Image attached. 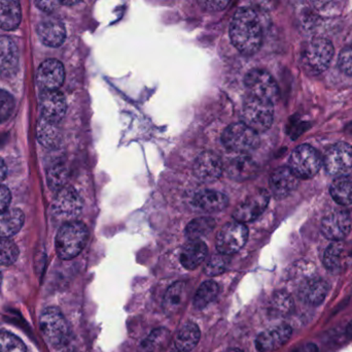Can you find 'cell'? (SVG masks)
<instances>
[{
  "instance_id": "6da1fadb",
  "label": "cell",
  "mask_w": 352,
  "mask_h": 352,
  "mask_svg": "<svg viewBox=\"0 0 352 352\" xmlns=\"http://www.w3.org/2000/svg\"><path fill=\"white\" fill-rule=\"evenodd\" d=\"M230 37L236 49L244 55H252L260 50L263 29L256 10L242 8L236 12L230 25Z\"/></svg>"
},
{
  "instance_id": "7a4b0ae2",
  "label": "cell",
  "mask_w": 352,
  "mask_h": 352,
  "mask_svg": "<svg viewBox=\"0 0 352 352\" xmlns=\"http://www.w3.org/2000/svg\"><path fill=\"white\" fill-rule=\"evenodd\" d=\"M88 229L80 221L64 223L56 237V251L62 260H69L76 258L88 241Z\"/></svg>"
},
{
  "instance_id": "3957f363",
  "label": "cell",
  "mask_w": 352,
  "mask_h": 352,
  "mask_svg": "<svg viewBox=\"0 0 352 352\" xmlns=\"http://www.w3.org/2000/svg\"><path fill=\"white\" fill-rule=\"evenodd\" d=\"M334 45L329 39L316 37L304 45L301 64L307 74L316 76L328 70L334 57Z\"/></svg>"
},
{
  "instance_id": "277c9868",
  "label": "cell",
  "mask_w": 352,
  "mask_h": 352,
  "mask_svg": "<svg viewBox=\"0 0 352 352\" xmlns=\"http://www.w3.org/2000/svg\"><path fill=\"white\" fill-rule=\"evenodd\" d=\"M241 117L242 123L245 124L256 134L266 132L270 130L274 120L273 103L250 95L244 101Z\"/></svg>"
},
{
  "instance_id": "5b68a950",
  "label": "cell",
  "mask_w": 352,
  "mask_h": 352,
  "mask_svg": "<svg viewBox=\"0 0 352 352\" xmlns=\"http://www.w3.org/2000/svg\"><path fill=\"white\" fill-rule=\"evenodd\" d=\"M39 324L41 333L52 346H63L69 340V324L57 308L50 307L43 310Z\"/></svg>"
},
{
  "instance_id": "8992f818",
  "label": "cell",
  "mask_w": 352,
  "mask_h": 352,
  "mask_svg": "<svg viewBox=\"0 0 352 352\" xmlns=\"http://www.w3.org/2000/svg\"><path fill=\"white\" fill-rule=\"evenodd\" d=\"M322 165L320 153L310 145H300L289 157V167L299 179H311L320 172Z\"/></svg>"
},
{
  "instance_id": "52a82bcc",
  "label": "cell",
  "mask_w": 352,
  "mask_h": 352,
  "mask_svg": "<svg viewBox=\"0 0 352 352\" xmlns=\"http://www.w3.org/2000/svg\"><path fill=\"white\" fill-rule=\"evenodd\" d=\"M223 146L237 154H246L258 148V134L244 123H234L228 126L221 134Z\"/></svg>"
},
{
  "instance_id": "ba28073f",
  "label": "cell",
  "mask_w": 352,
  "mask_h": 352,
  "mask_svg": "<svg viewBox=\"0 0 352 352\" xmlns=\"http://www.w3.org/2000/svg\"><path fill=\"white\" fill-rule=\"evenodd\" d=\"M324 169L333 177H349L352 174V146L336 143L327 150L322 161Z\"/></svg>"
},
{
  "instance_id": "9c48e42d",
  "label": "cell",
  "mask_w": 352,
  "mask_h": 352,
  "mask_svg": "<svg viewBox=\"0 0 352 352\" xmlns=\"http://www.w3.org/2000/svg\"><path fill=\"white\" fill-rule=\"evenodd\" d=\"M54 216L63 222H72L82 213V200L72 186H65L57 192L52 206Z\"/></svg>"
},
{
  "instance_id": "30bf717a",
  "label": "cell",
  "mask_w": 352,
  "mask_h": 352,
  "mask_svg": "<svg viewBox=\"0 0 352 352\" xmlns=\"http://www.w3.org/2000/svg\"><path fill=\"white\" fill-rule=\"evenodd\" d=\"M248 239V229L243 223L233 221L221 227L217 237L219 253L230 256L241 250Z\"/></svg>"
},
{
  "instance_id": "8fae6325",
  "label": "cell",
  "mask_w": 352,
  "mask_h": 352,
  "mask_svg": "<svg viewBox=\"0 0 352 352\" xmlns=\"http://www.w3.org/2000/svg\"><path fill=\"white\" fill-rule=\"evenodd\" d=\"M244 83L250 96L265 99L273 105L278 99L279 89L276 81L266 70H252L246 74Z\"/></svg>"
},
{
  "instance_id": "7c38bea8",
  "label": "cell",
  "mask_w": 352,
  "mask_h": 352,
  "mask_svg": "<svg viewBox=\"0 0 352 352\" xmlns=\"http://www.w3.org/2000/svg\"><path fill=\"white\" fill-rule=\"evenodd\" d=\"M320 231L331 241H343L351 231V215L342 209L331 211L322 218Z\"/></svg>"
},
{
  "instance_id": "4fadbf2b",
  "label": "cell",
  "mask_w": 352,
  "mask_h": 352,
  "mask_svg": "<svg viewBox=\"0 0 352 352\" xmlns=\"http://www.w3.org/2000/svg\"><path fill=\"white\" fill-rule=\"evenodd\" d=\"M270 200V194L267 190H256L234 211L233 217L237 222H252L261 216L266 210Z\"/></svg>"
},
{
  "instance_id": "5bb4252c",
  "label": "cell",
  "mask_w": 352,
  "mask_h": 352,
  "mask_svg": "<svg viewBox=\"0 0 352 352\" xmlns=\"http://www.w3.org/2000/svg\"><path fill=\"white\" fill-rule=\"evenodd\" d=\"M41 118L52 122L59 123L66 114L65 97L58 90H43L39 96Z\"/></svg>"
},
{
  "instance_id": "9a60e30c",
  "label": "cell",
  "mask_w": 352,
  "mask_h": 352,
  "mask_svg": "<svg viewBox=\"0 0 352 352\" xmlns=\"http://www.w3.org/2000/svg\"><path fill=\"white\" fill-rule=\"evenodd\" d=\"M192 171L201 181H215L223 175V163L215 153L203 152L195 161Z\"/></svg>"
},
{
  "instance_id": "2e32d148",
  "label": "cell",
  "mask_w": 352,
  "mask_h": 352,
  "mask_svg": "<svg viewBox=\"0 0 352 352\" xmlns=\"http://www.w3.org/2000/svg\"><path fill=\"white\" fill-rule=\"evenodd\" d=\"M300 179L289 167H281L275 169L270 177V189L277 200H283L291 196L298 186Z\"/></svg>"
},
{
  "instance_id": "e0dca14e",
  "label": "cell",
  "mask_w": 352,
  "mask_h": 352,
  "mask_svg": "<svg viewBox=\"0 0 352 352\" xmlns=\"http://www.w3.org/2000/svg\"><path fill=\"white\" fill-rule=\"evenodd\" d=\"M64 79L63 64L56 59L45 60L37 72V82L43 90H58L63 84Z\"/></svg>"
},
{
  "instance_id": "ac0fdd59",
  "label": "cell",
  "mask_w": 352,
  "mask_h": 352,
  "mask_svg": "<svg viewBox=\"0 0 352 352\" xmlns=\"http://www.w3.org/2000/svg\"><path fill=\"white\" fill-rule=\"evenodd\" d=\"M293 330L287 324H280L261 333L256 340V347L260 352H271L283 347L291 339Z\"/></svg>"
},
{
  "instance_id": "d6986e66",
  "label": "cell",
  "mask_w": 352,
  "mask_h": 352,
  "mask_svg": "<svg viewBox=\"0 0 352 352\" xmlns=\"http://www.w3.org/2000/svg\"><path fill=\"white\" fill-rule=\"evenodd\" d=\"M37 33L43 45L47 47H59L65 41V27L58 19H47L39 23Z\"/></svg>"
},
{
  "instance_id": "ffe728a7",
  "label": "cell",
  "mask_w": 352,
  "mask_h": 352,
  "mask_svg": "<svg viewBox=\"0 0 352 352\" xmlns=\"http://www.w3.org/2000/svg\"><path fill=\"white\" fill-rule=\"evenodd\" d=\"M19 50L8 37H0V76H12L18 70Z\"/></svg>"
},
{
  "instance_id": "44dd1931",
  "label": "cell",
  "mask_w": 352,
  "mask_h": 352,
  "mask_svg": "<svg viewBox=\"0 0 352 352\" xmlns=\"http://www.w3.org/2000/svg\"><path fill=\"white\" fill-rule=\"evenodd\" d=\"M329 289L330 287L328 282L322 279H308L300 287L299 296L304 303L310 306H318L326 300Z\"/></svg>"
},
{
  "instance_id": "7402d4cb",
  "label": "cell",
  "mask_w": 352,
  "mask_h": 352,
  "mask_svg": "<svg viewBox=\"0 0 352 352\" xmlns=\"http://www.w3.org/2000/svg\"><path fill=\"white\" fill-rule=\"evenodd\" d=\"M207 246L201 240H192L188 242L180 252V264L188 270L198 268L207 256Z\"/></svg>"
},
{
  "instance_id": "603a6c76",
  "label": "cell",
  "mask_w": 352,
  "mask_h": 352,
  "mask_svg": "<svg viewBox=\"0 0 352 352\" xmlns=\"http://www.w3.org/2000/svg\"><path fill=\"white\" fill-rule=\"evenodd\" d=\"M227 196L215 190H203L192 198V205L204 212H219L228 206Z\"/></svg>"
},
{
  "instance_id": "cb8c5ba5",
  "label": "cell",
  "mask_w": 352,
  "mask_h": 352,
  "mask_svg": "<svg viewBox=\"0 0 352 352\" xmlns=\"http://www.w3.org/2000/svg\"><path fill=\"white\" fill-rule=\"evenodd\" d=\"M188 298V287L184 281L176 282L165 293L163 308L167 315H175L186 305Z\"/></svg>"
},
{
  "instance_id": "d4e9b609",
  "label": "cell",
  "mask_w": 352,
  "mask_h": 352,
  "mask_svg": "<svg viewBox=\"0 0 352 352\" xmlns=\"http://www.w3.org/2000/svg\"><path fill=\"white\" fill-rule=\"evenodd\" d=\"M200 330L198 326L192 322L184 324L176 335L171 352H190L200 340Z\"/></svg>"
},
{
  "instance_id": "484cf974",
  "label": "cell",
  "mask_w": 352,
  "mask_h": 352,
  "mask_svg": "<svg viewBox=\"0 0 352 352\" xmlns=\"http://www.w3.org/2000/svg\"><path fill=\"white\" fill-rule=\"evenodd\" d=\"M24 221V214L19 209H8L0 213V238H10L18 234Z\"/></svg>"
},
{
  "instance_id": "4316f807",
  "label": "cell",
  "mask_w": 352,
  "mask_h": 352,
  "mask_svg": "<svg viewBox=\"0 0 352 352\" xmlns=\"http://www.w3.org/2000/svg\"><path fill=\"white\" fill-rule=\"evenodd\" d=\"M254 163L248 155L237 154L228 161L225 169L232 179L246 180L254 174Z\"/></svg>"
},
{
  "instance_id": "83f0119b",
  "label": "cell",
  "mask_w": 352,
  "mask_h": 352,
  "mask_svg": "<svg viewBox=\"0 0 352 352\" xmlns=\"http://www.w3.org/2000/svg\"><path fill=\"white\" fill-rule=\"evenodd\" d=\"M20 3L16 1H0V28L14 30L21 22Z\"/></svg>"
},
{
  "instance_id": "f1b7e54d",
  "label": "cell",
  "mask_w": 352,
  "mask_h": 352,
  "mask_svg": "<svg viewBox=\"0 0 352 352\" xmlns=\"http://www.w3.org/2000/svg\"><path fill=\"white\" fill-rule=\"evenodd\" d=\"M37 138L45 148L54 149L59 146L61 134L57 125L41 118L37 125Z\"/></svg>"
},
{
  "instance_id": "f546056e",
  "label": "cell",
  "mask_w": 352,
  "mask_h": 352,
  "mask_svg": "<svg viewBox=\"0 0 352 352\" xmlns=\"http://www.w3.org/2000/svg\"><path fill=\"white\" fill-rule=\"evenodd\" d=\"M330 194L333 200L340 206L352 204V178H336L331 184Z\"/></svg>"
},
{
  "instance_id": "4dcf8cb0",
  "label": "cell",
  "mask_w": 352,
  "mask_h": 352,
  "mask_svg": "<svg viewBox=\"0 0 352 352\" xmlns=\"http://www.w3.org/2000/svg\"><path fill=\"white\" fill-rule=\"evenodd\" d=\"M219 293V285L215 281L207 280L203 282L195 293L194 307L198 310L204 309L205 307L212 303Z\"/></svg>"
},
{
  "instance_id": "1f68e13d",
  "label": "cell",
  "mask_w": 352,
  "mask_h": 352,
  "mask_svg": "<svg viewBox=\"0 0 352 352\" xmlns=\"http://www.w3.org/2000/svg\"><path fill=\"white\" fill-rule=\"evenodd\" d=\"M344 260V246L341 242H334L326 249L324 256V266L333 274L340 273Z\"/></svg>"
},
{
  "instance_id": "d6a6232c",
  "label": "cell",
  "mask_w": 352,
  "mask_h": 352,
  "mask_svg": "<svg viewBox=\"0 0 352 352\" xmlns=\"http://www.w3.org/2000/svg\"><path fill=\"white\" fill-rule=\"evenodd\" d=\"M215 220L210 217H201L188 223L186 229V235L190 241L200 240L201 238L210 234L214 229Z\"/></svg>"
},
{
  "instance_id": "836d02e7",
  "label": "cell",
  "mask_w": 352,
  "mask_h": 352,
  "mask_svg": "<svg viewBox=\"0 0 352 352\" xmlns=\"http://www.w3.org/2000/svg\"><path fill=\"white\" fill-rule=\"evenodd\" d=\"M295 303L293 298L285 291H278L271 300V310L275 315L287 316L294 311Z\"/></svg>"
},
{
  "instance_id": "e575fe53",
  "label": "cell",
  "mask_w": 352,
  "mask_h": 352,
  "mask_svg": "<svg viewBox=\"0 0 352 352\" xmlns=\"http://www.w3.org/2000/svg\"><path fill=\"white\" fill-rule=\"evenodd\" d=\"M47 178L50 188L58 192L65 187L68 178L67 169L63 165H53L47 169Z\"/></svg>"
},
{
  "instance_id": "d590c367",
  "label": "cell",
  "mask_w": 352,
  "mask_h": 352,
  "mask_svg": "<svg viewBox=\"0 0 352 352\" xmlns=\"http://www.w3.org/2000/svg\"><path fill=\"white\" fill-rule=\"evenodd\" d=\"M18 258V246L8 238H0V266H10Z\"/></svg>"
},
{
  "instance_id": "8d00e7d4",
  "label": "cell",
  "mask_w": 352,
  "mask_h": 352,
  "mask_svg": "<svg viewBox=\"0 0 352 352\" xmlns=\"http://www.w3.org/2000/svg\"><path fill=\"white\" fill-rule=\"evenodd\" d=\"M0 352H26V346L16 335L0 331Z\"/></svg>"
},
{
  "instance_id": "74e56055",
  "label": "cell",
  "mask_w": 352,
  "mask_h": 352,
  "mask_svg": "<svg viewBox=\"0 0 352 352\" xmlns=\"http://www.w3.org/2000/svg\"><path fill=\"white\" fill-rule=\"evenodd\" d=\"M230 265V256H223V254H215L211 256L209 262L205 267V274L208 276H217L227 270Z\"/></svg>"
},
{
  "instance_id": "f35d334b",
  "label": "cell",
  "mask_w": 352,
  "mask_h": 352,
  "mask_svg": "<svg viewBox=\"0 0 352 352\" xmlns=\"http://www.w3.org/2000/svg\"><path fill=\"white\" fill-rule=\"evenodd\" d=\"M14 99L8 91L0 90V123L6 121L14 113Z\"/></svg>"
},
{
  "instance_id": "ab89813d",
  "label": "cell",
  "mask_w": 352,
  "mask_h": 352,
  "mask_svg": "<svg viewBox=\"0 0 352 352\" xmlns=\"http://www.w3.org/2000/svg\"><path fill=\"white\" fill-rule=\"evenodd\" d=\"M338 65L341 72L352 76V43L347 45L339 55Z\"/></svg>"
},
{
  "instance_id": "60d3db41",
  "label": "cell",
  "mask_w": 352,
  "mask_h": 352,
  "mask_svg": "<svg viewBox=\"0 0 352 352\" xmlns=\"http://www.w3.org/2000/svg\"><path fill=\"white\" fill-rule=\"evenodd\" d=\"M168 337L169 332H167L165 329L155 331L153 334H151L150 338L148 339V345L152 349V347L159 346V343H160V345L164 344Z\"/></svg>"
},
{
  "instance_id": "b9f144b4",
  "label": "cell",
  "mask_w": 352,
  "mask_h": 352,
  "mask_svg": "<svg viewBox=\"0 0 352 352\" xmlns=\"http://www.w3.org/2000/svg\"><path fill=\"white\" fill-rule=\"evenodd\" d=\"M10 192L6 186L0 185V213L8 210L10 204Z\"/></svg>"
},
{
  "instance_id": "7bdbcfd3",
  "label": "cell",
  "mask_w": 352,
  "mask_h": 352,
  "mask_svg": "<svg viewBox=\"0 0 352 352\" xmlns=\"http://www.w3.org/2000/svg\"><path fill=\"white\" fill-rule=\"evenodd\" d=\"M200 4L207 10L217 12V10H223L229 4V1H202Z\"/></svg>"
},
{
  "instance_id": "ee69618b",
  "label": "cell",
  "mask_w": 352,
  "mask_h": 352,
  "mask_svg": "<svg viewBox=\"0 0 352 352\" xmlns=\"http://www.w3.org/2000/svg\"><path fill=\"white\" fill-rule=\"evenodd\" d=\"M37 8L43 12H47V14H51L55 10L56 6H57V2L55 1H37L35 2Z\"/></svg>"
},
{
  "instance_id": "f6af8a7d",
  "label": "cell",
  "mask_w": 352,
  "mask_h": 352,
  "mask_svg": "<svg viewBox=\"0 0 352 352\" xmlns=\"http://www.w3.org/2000/svg\"><path fill=\"white\" fill-rule=\"evenodd\" d=\"M292 352H318V349L314 343H305L296 347Z\"/></svg>"
},
{
  "instance_id": "bcb514c9",
  "label": "cell",
  "mask_w": 352,
  "mask_h": 352,
  "mask_svg": "<svg viewBox=\"0 0 352 352\" xmlns=\"http://www.w3.org/2000/svg\"><path fill=\"white\" fill-rule=\"evenodd\" d=\"M6 177V163H3L0 158V182L3 181L4 178Z\"/></svg>"
},
{
  "instance_id": "7dc6e473",
  "label": "cell",
  "mask_w": 352,
  "mask_h": 352,
  "mask_svg": "<svg viewBox=\"0 0 352 352\" xmlns=\"http://www.w3.org/2000/svg\"><path fill=\"white\" fill-rule=\"evenodd\" d=\"M346 334L347 336L349 337V338L352 339V320L351 322H349V326H347Z\"/></svg>"
},
{
  "instance_id": "c3c4849f",
  "label": "cell",
  "mask_w": 352,
  "mask_h": 352,
  "mask_svg": "<svg viewBox=\"0 0 352 352\" xmlns=\"http://www.w3.org/2000/svg\"><path fill=\"white\" fill-rule=\"evenodd\" d=\"M60 3L64 4V6H74V4H78V1H62Z\"/></svg>"
},
{
  "instance_id": "681fc988",
  "label": "cell",
  "mask_w": 352,
  "mask_h": 352,
  "mask_svg": "<svg viewBox=\"0 0 352 352\" xmlns=\"http://www.w3.org/2000/svg\"><path fill=\"white\" fill-rule=\"evenodd\" d=\"M223 352H243V351H240V349H228V351H226Z\"/></svg>"
},
{
  "instance_id": "f907efd6",
  "label": "cell",
  "mask_w": 352,
  "mask_h": 352,
  "mask_svg": "<svg viewBox=\"0 0 352 352\" xmlns=\"http://www.w3.org/2000/svg\"><path fill=\"white\" fill-rule=\"evenodd\" d=\"M1 285H2V275H1V273H0V289H1Z\"/></svg>"
}]
</instances>
